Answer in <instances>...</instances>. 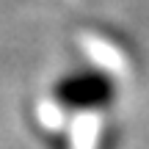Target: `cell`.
Instances as JSON below:
<instances>
[{"instance_id": "1", "label": "cell", "mask_w": 149, "mask_h": 149, "mask_svg": "<svg viewBox=\"0 0 149 149\" xmlns=\"http://www.w3.org/2000/svg\"><path fill=\"white\" fill-rule=\"evenodd\" d=\"M53 100L66 111H105L116 100V83L102 69L69 72L53 86Z\"/></svg>"}]
</instances>
